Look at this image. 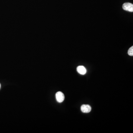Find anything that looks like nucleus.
<instances>
[{
	"label": "nucleus",
	"mask_w": 133,
	"mask_h": 133,
	"mask_svg": "<svg viewBox=\"0 0 133 133\" xmlns=\"http://www.w3.org/2000/svg\"><path fill=\"white\" fill-rule=\"evenodd\" d=\"M123 10L130 12H133V5L130 3H125L122 5Z\"/></svg>",
	"instance_id": "1"
},
{
	"label": "nucleus",
	"mask_w": 133,
	"mask_h": 133,
	"mask_svg": "<svg viewBox=\"0 0 133 133\" xmlns=\"http://www.w3.org/2000/svg\"></svg>",
	"instance_id": "6"
},
{
	"label": "nucleus",
	"mask_w": 133,
	"mask_h": 133,
	"mask_svg": "<svg viewBox=\"0 0 133 133\" xmlns=\"http://www.w3.org/2000/svg\"><path fill=\"white\" fill-rule=\"evenodd\" d=\"M55 97L57 102L62 103L64 100V94L60 91L57 92L55 94Z\"/></svg>",
	"instance_id": "2"
},
{
	"label": "nucleus",
	"mask_w": 133,
	"mask_h": 133,
	"mask_svg": "<svg viewBox=\"0 0 133 133\" xmlns=\"http://www.w3.org/2000/svg\"><path fill=\"white\" fill-rule=\"evenodd\" d=\"M128 55L130 56H133V46H132L131 48H129L128 52Z\"/></svg>",
	"instance_id": "5"
},
{
	"label": "nucleus",
	"mask_w": 133,
	"mask_h": 133,
	"mask_svg": "<svg viewBox=\"0 0 133 133\" xmlns=\"http://www.w3.org/2000/svg\"><path fill=\"white\" fill-rule=\"evenodd\" d=\"M77 71L79 74L84 75L87 73V70L85 67L83 66H79L77 67Z\"/></svg>",
	"instance_id": "4"
},
{
	"label": "nucleus",
	"mask_w": 133,
	"mask_h": 133,
	"mask_svg": "<svg viewBox=\"0 0 133 133\" xmlns=\"http://www.w3.org/2000/svg\"><path fill=\"white\" fill-rule=\"evenodd\" d=\"M81 111L85 113H88L91 112V108L89 105H83L81 107Z\"/></svg>",
	"instance_id": "3"
}]
</instances>
